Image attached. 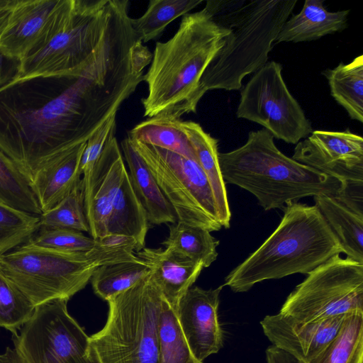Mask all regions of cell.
<instances>
[{"mask_svg": "<svg viewBox=\"0 0 363 363\" xmlns=\"http://www.w3.org/2000/svg\"><path fill=\"white\" fill-rule=\"evenodd\" d=\"M228 34V29L213 21L207 6L183 16L174 35L155 45L143 77L148 89L141 100L144 116L180 119L196 113L203 96L201 77Z\"/></svg>", "mask_w": 363, "mask_h": 363, "instance_id": "2", "label": "cell"}, {"mask_svg": "<svg viewBox=\"0 0 363 363\" xmlns=\"http://www.w3.org/2000/svg\"><path fill=\"white\" fill-rule=\"evenodd\" d=\"M182 126L194 150L196 162L205 174L213 196L217 220L222 227L229 228L231 212L225 183L221 174L218 140L193 121H182Z\"/></svg>", "mask_w": 363, "mask_h": 363, "instance_id": "21", "label": "cell"}, {"mask_svg": "<svg viewBox=\"0 0 363 363\" xmlns=\"http://www.w3.org/2000/svg\"><path fill=\"white\" fill-rule=\"evenodd\" d=\"M223 286L208 290L191 286L182 297L175 311L184 338L200 362L217 353L223 347V333L218 308Z\"/></svg>", "mask_w": 363, "mask_h": 363, "instance_id": "14", "label": "cell"}, {"mask_svg": "<svg viewBox=\"0 0 363 363\" xmlns=\"http://www.w3.org/2000/svg\"><path fill=\"white\" fill-rule=\"evenodd\" d=\"M315 206L337 238L342 253L363 264V216L337 200L335 196H313Z\"/></svg>", "mask_w": 363, "mask_h": 363, "instance_id": "24", "label": "cell"}, {"mask_svg": "<svg viewBox=\"0 0 363 363\" xmlns=\"http://www.w3.org/2000/svg\"><path fill=\"white\" fill-rule=\"evenodd\" d=\"M55 228L89 233L82 181L67 196L39 216L38 230Z\"/></svg>", "mask_w": 363, "mask_h": 363, "instance_id": "33", "label": "cell"}, {"mask_svg": "<svg viewBox=\"0 0 363 363\" xmlns=\"http://www.w3.org/2000/svg\"><path fill=\"white\" fill-rule=\"evenodd\" d=\"M157 363H203L195 358L181 330L176 311L163 297L158 323Z\"/></svg>", "mask_w": 363, "mask_h": 363, "instance_id": "32", "label": "cell"}, {"mask_svg": "<svg viewBox=\"0 0 363 363\" xmlns=\"http://www.w3.org/2000/svg\"><path fill=\"white\" fill-rule=\"evenodd\" d=\"M135 255L149 267L152 281L175 311L203 269L201 264L167 248L145 247Z\"/></svg>", "mask_w": 363, "mask_h": 363, "instance_id": "18", "label": "cell"}, {"mask_svg": "<svg viewBox=\"0 0 363 363\" xmlns=\"http://www.w3.org/2000/svg\"><path fill=\"white\" fill-rule=\"evenodd\" d=\"M126 172L115 137L105 147L89 179L82 181L84 211L91 238L107 235L112 206Z\"/></svg>", "mask_w": 363, "mask_h": 363, "instance_id": "16", "label": "cell"}, {"mask_svg": "<svg viewBox=\"0 0 363 363\" xmlns=\"http://www.w3.org/2000/svg\"><path fill=\"white\" fill-rule=\"evenodd\" d=\"M363 313L347 315L335 338L308 363H362Z\"/></svg>", "mask_w": 363, "mask_h": 363, "instance_id": "30", "label": "cell"}, {"mask_svg": "<svg viewBox=\"0 0 363 363\" xmlns=\"http://www.w3.org/2000/svg\"><path fill=\"white\" fill-rule=\"evenodd\" d=\"M143 81L123 45L105 38L82 74L16 79L0 88V150L29 178L90 136Z\"/></svg>", "mask_w": 363, "mask_h": 363, "instance_id": "1", "label": "cell"}, {"mask_svg": "<svg viewBox=\"0 0 363 363\" xmlns=\"http://www.w3.org/2000/svg\"><path fill=\"white\" fill-rule=\"evenodd\" d=\"M130 141L172 206L177 222L211 233L221 229L211 186L196 161L165 149Z\"/></svg>", "mask_w": 363, "mask_h": 363, "instance_id": "10", "label": "cell"}, {"mask_svg": "<svg viewBox=\"0 0 363 363\" xmlns=\"http://www.w3.org/2000/svg\"><path fill=\"white\" fill-rule=\"evenodd\" d=\"M265 353L267 363H303L274 345L269 346Z\"/></svg>", "mask_w": 363, "mask_h": 363, "instance_id": "40", "label": "cell"}, {"mask_svg": "<svg viewBox=\"0 0 363 363\" xmlns=\"http://www.w3.org/2000/svg\"><path fill=\"white\" fill-rule=\"evenodd\" d=\"M330 94L347 112L350 117L363 122V55L348 64L340 63L323 72Z\"/></svg>", "mask_w": 363, "mask_h": 363, "instance_id": "25", "label": "cell"}, {"mask_svg": "<svg viewBox=\"0 0 363 363\" xmlns=\"http://www.w3.org/2000/svg\"><path fill=\"white\" fill-rule=\"evenodd\" d=\"M86 144H77L55 155L30 178L42 213L60 203L81 182L80 162Z\"/></svg>", "mask_w": 363, "mask_h": 363, "instance_id": "17", "label": "cell"}, {"mask_svg": "<svg viewBox=\"0 0 363 363\" xmlns=\"http://www.w3.org/2000/svg\"><path fill=\"white\" fill-rule=\"evenodd\" d=\"M279 313L304 323L363 313V264L335 255L307 274Z\"/></svg>", "mask_w": 363, "mask_h": 363, "instance_id": "9", "label": "cell"}, {"mask_svg": "<svg viewBox=\"0 0 363 363\" xmlns=\"http://www.w3.org/2000/svg\"><path fill=\"white\" fill-rule=\"evenodd\" d=\"M59 0H16L0 35V49L22 59L36 43Z\"/></svg>", "mask_w": 363, "mask_h": 363, "instance_id": "19", "label": "cell"}, {"mask_svg": "<svg viewBox=\"0 0 363 363\" xmlns=\"http://www.w3.org/2000/svg\"><path fill=\"white\" fill-rule=\"evenodd\" d=\"M126 259L125 247L104 237L97 238L91 250L77 253L19 246L0 256V272L37 307L68 301L86 286L98 267Z\"/></svg>", "mask_w": 363, "mask_h": 363, "instance_id": "6", "label": "cell"}, {"mask_svg": "<svg viewBox=\"0 0 363 363\" xmlns=\"http://www.w3.org/2000/svg\"><path fill=\"white\" fill-rule=\"evenodd\" d=\"M35 309L28 298L0 272V327L17 333Z\"/></svg>", "mask_w": 363, "mask_h": 363, "instance_id": "36", "label": "cell"}, {"mask_svg": "<svg viewBox=\"0 0 363 363\" xmlns=\"http://www.w3.org/2000/svg\"><path fill=\"white\" fill-rule=\"evenodd\" d=\"M16 0H0V35L5 28Z\"/></svg>", "mask_w": 363, "mask_h": 363, "instance_id": "41", "label": "cell"}, {"mask_svg": "<svg viewBox=\"0 0 363 363\" xmlns=\"http://www.w3.org/2000/svg\"><path fill=\"white\" fill-rule=\"evenodd\" d=\"M297 0L208 1L212 18L228 29L223 46L200 81L201 93L239 90L247 75L267 62L273 43Z\"/></svg>", "mask_w": 363, "mask_h": 363, "instance_id": "3", "label": "cell"}, {"mask_svg": "<svg viewBox=\"0 0 363 363\" xmlns=\"http://www.w3.org/2000/svg\"><path fill=\"white\" fill-rule=\"evenodd\" d=\"M116 131V113L110 116L87 140L80 162L82 182L91 175L105 147L115 138Z\"/></svg>", "mask_w": 363, "mask_h": 363, "instance_id": "37", "label": "cell"}, {"mask_svg": "<svg viewBox=\"0 0 363 363\" xmlns=\"http://www.w3.org/2000/svg\"><path fill=\"white\" fill-rule=\"evenodd\" d=\"M0 203L35 216L42 214L30 180L1 150Z\"/></svg>", "mask_w": 363, "mask_h": 363, "instance_id": "31", "label": "cell"}, {"mask_svg": "<svg viewBox=\"0 0 363 363\" xmlns=\"http://www.w3.org/2000/svg\"><path fill=\"white\" fill-rule=\"evenodd\" d=\"M162 299L150 273L107 301L106 323L89 337L101 363H157Z\"/></svg>", "mask_w": 363, "mask_h": 363, "instance_id": "8", "label": "cell"}, {"mask_svg": "<svg viewBox=\"0 0 363 363\" xmlns=\"http://www.w3.org/2000/svg\"><path fill=\"white\" fill-rule=\"evenodd\" d=\"M218 161L225 184L249 191L265 211L307 196L337 197L342 189L337 179L282 153L264 128L250 132L241 147L218 152Z\"/></svg>", "mask_w": 363, "mask_h": 363, "instance_id": "5", "label": "cell"}, {"mask_svg": "<svg viewBox=\"0 0 363 363\" xmlns=\"http://www.w3.org/2000/svg\"><path fill=\"white\" fill-rule=\"evenodd\" d=\"M112 0H59L33 47L21 59L20 78L80 75L107 28Z\"/></svg>", "mask_w": 363, "mask_h": 363, "instance_id": "7", "label": "cell"}, {"mask_svg": "<svg viewBox=\"0 0 363 363\" xmlns=\"http://www.w3.org/2000/svg\"><path fill=\"white\" fill-rule=\"evenodd\" d=\"M0 363H26L21 354L15 349L8 347L6 351L0 354Z\"/></svg>", "mask_w": 363, "mask_h": 363, "instance_id": "42", "label": "cell"}, {"mask_svg": "<svg viewBox=\"0 0 363 363\" xmlns=\"http://www.w3.org/2000/svg\"><path fill=\"white\" fill-rule=\"evenodd\" d=\"M97 239L69 229H40L20 247L62 253H77L91 250Z\"/></svg>", "mask_w": 363, "mask_h": 363, "instance_id": "35", "label": "cell"}, {"mask_svg": "<svg viewBox=\"0 0 363 363\" xmlns=\"http://www.w3.org/2000/svg\"><path fill=\"white\" fill-rule=\"evenodd\" d=\"M291 158L339 180L341 192L363 189V138L349 130H313Z\"/></svg>", "mask_w": 363, "mask_h": 363, "instance_id": "13", "label": "cell"}, {"mask_svg": "<svg viewBox=\"0 0 363 363\" xmlns=\"http://www.w3.org/2000/svg\"><path fill=\"white\" fill-rule=\"evenodd\" d=\"M121 145L128 166L131 185L147 213L149 223L160 225L177 223V217L172 206L130 140L125 138Z\"/></svg>", "mask_w": 363, "mask_h": 363, "instance_id": "20", "label": "cell"}, {"mask_svg": "<svg viewBox=\"0 0 363 363\" xmlns=\"http://www.w3.org/2000/svg\"><path fill=\"white\" fill-rule=\"evenodd\" d=\"M67 301L35 307L18 333L12 334L14 348L26 363H101L89 337L68 313Z\"/></svg>", "mask_w": 363, "mask_h": 363, "instance_id": "11", "label": "cell"}, {"mask_svg": "<svg viewBox=\"0 0 363 363\" xmlns=\"http://www.w3.org/2000/svg\"><path fill=\"white\" fill-rule=\"evenodd\" d=\"M150 273L149 267L139 258L98 267L91 283L94 294L108 301L116 295L133 286Z\"/></svg>", "mask_w": 363, "mask_h": 363, "instance_id": "28", "label": "cell"}, {"mask_svg": "<svg viewBox=\"0 0 363 363\" xmlns=\"http://www.w3.org/2000/svg\"><path fill=\"white\" fill-rule=\"evenodd\" d=\"M169 235L162 243L165 248L201 264L203 268L217 259L219 240L210 231L181 222L169 225Z\"/></svg>", "mask_w": 363, "mask_h": 363, "instance_id": "27", "label": "cell"}, {"mask_svg": "<svg viewBox=\"0 0 363 363\" xmlns=\"http://www.w3.org/2000/svg\"><path fill=\"white\" fill-rule=\"evenodd\" d=\"M149 224L147 213L137 197L126 172L112 206L107 235L133 239L136 252L145 247Z\"/></svg>", "mask_w": 363, "mask_h": 363, "instance_id": "23", "label": "cell"}, {"mask_svg": "<svg viewBox=\"0 0 363 363\" xmlns=\"http://www.w3.org/2000/svg\"><path fill=\"white\" fill-rule=\"evenodd\" d=\"M346 316L304 323L279 313L265 316L260 325L272 345L308 363L335 338Z\"/></svg>", "mask_w": 363, "mask_h": 363, "instance_id": "15", "label": "cell"}, {"mask_svg": "<svg viewBox=\"0 0 363 363\" xmlns=\"http://www.w3.org/2000/svg\"><path fill=\"white\" fill-rule=\"evenodd\" d=\"M282 210L277 228L227 275L223 286L245 292L264 280L308 274L342 253L337 238L315 205L290 202Z\"/></svg>", "mask_w": 363, "mask_h": 363, "instance_id": "4", "label": "cell"}, {"mask_svg": "<svg viewBox=\"0 0 363 363\" xmlns=\"http://www.w3.org/2000/svg\"><path fill=\"white\" fill-rule=\"evenodd\" d=\"M128 138L131 140L165 149L196 161L180 119L162 116L147 118L131 129L128 132Z\"/></svg>", "mask_w": 363, "mask_h": 363, "instance_id": "26", "label": "cell"}, {"mask_svg": "<svg viewBox=\"0 0 363 363\" xmlns=\"http://www.w3.org/2000/svg\"><path fill=\"white\" fill-rule=\"evenodd\" d=\"M281 65L267 62L240 94L237 117L262 125L274 138L297 144L313 132L311 123L283 79Z\"/></svg>", "mask_w": 363, "mask_h": 363, "instance_id": "12", "label": "cell"}, {"mask_svg": "<svg viewBox=\"0 0 363 363\" xmlns=\"http://www.w3.org/2000/svg\"><path fill=\"white\" fill-rule=\"evenodd\" d=\"M21 60L10 56L0 49V88L18 79Z\"/></svg>", "mask_w": 363, "mask_h": 363, "instance_id": "38", "label": "cell"}, {"mask_svg": "<svg viewBox=\"0 0 363 363\" xmlns=\"http://www.w3.org/2000/svg\"><path fill=\"white\" fill-rule=\"evenodd\" d=\"M201 0H151L143 16L131 18L132 28L143 43L158 38L174 20L189 13Z\"/></svg>", "mask_w": 363, "mask_h": 363, "instance_id": "29", "label": "cell"}, {"mask_svg": "<svg viewBox=\"0 0 363 363\" xmlns=\"http://www.w3.org/2000/svg\"><path fill=\"white\" fill-rule=\"evenodd\" d=\"M130 58L133 67L137 71L143 72V69L151 62L152 55L146 46L143 45V42L138 39L132 47Z\"/></svg>", "mask_w": 363, "mask_h": 363, "instance_id": "39", "label": "cell"}, {"mask_svg": "<svg viewBox=\"0 0 363 363\" xmlns=\"http://www.w3.org/2000/svg\"><path fill=\"white\" fill-rule=\"evenodd\" d=\"M323 0H306L301 11L286 21L275 40L299 43L319 39L345 30L350 10L331 12Z\"/></svg>", "mask_w": 363, "mask_h": 363, "instance_id": "22", "label": "cell"}, {"mask_svg": "<svg viewBox=\"0 0 363 363\" xmlns=\"http://www.w3.org/2000/svg\"><path fill=\"white\" fill-rule=\"evenodd\" d=\"M38 223L39 216L0 203V256L26 242Z\"/></svg>", "mask_w": 363, "mask_h": 363, "instance_id": "34", "label": "cell"}]
</instances>
